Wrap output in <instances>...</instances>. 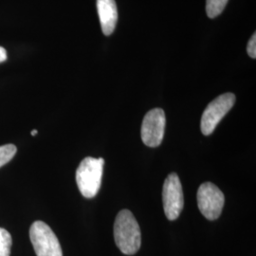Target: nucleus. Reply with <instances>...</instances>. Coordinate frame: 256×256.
<instances>
[{
    "label": "nucleus",
    "mask_w": 256,
    "mask_h": 256,
    "mask_svg": "<svg viewBox=\"0 0 256 256\" xmlns=\"http://www.w3.org/2000/svg\"><path fill=\"white\" fill-rule=\"evenodd\" d=\"M114 240L120 250L126 256L137 252L142 244L140 229L134 214L129 210H122L114 223Z\"/></svg>",
    "instance_id": "nucleus-1"
},
{
    "label": "nucleus",
    "mask_w": 256,
    "mask_h": 256,
    "mask_svg": "<svg viewBox=\"0 0 256 256\" xmlns=\"http://www.w3.org/2000/svg\"><path fill=\"white\" fill-rule=\"evenodd\" d=\"M104 165L102 158H84L76 171V182L82 194L86 198H94L101 188L102 176Z\"/></svg>",
    "instance_id": "nucleus-2"
},
{
    "label": "nucleus",
    "mask_w": 256,
    "mask_h": 256,
    "mask_svg": "<svg viewBox=\"0 0 256 256\" xmlns=\"http://www.w3.org/2000/svg\"><path fill=\"white\" fill-rule=\"evenodd\" d=\"M30 239L37 256H63L58 238L45 222L38 220L32 223Z\"/></svg>",
    "instance_id": "nucleus-3"
},
{
    "label": "nucleus",
    "mask_w": 256,
    "mask_h": 256,
    "mask_svg": "<svg viewBox=\"0 0 256 256\" xmlns=\"http://www.w3.org/2000/svg\"><path fill=\"white\" fill-rule=\"evenodd\" d=\"M236 100V95L228 92L210 102L202 114L200 129L203 135L209 136L214 131L220 120L232 110Z\"/></svg>",
    "instance_id": "nucleus-4"
},
{
    "label": "nucleus",
    "mask_w": 256,
    "mask_h": 256,
    "mask_svg": "<svg viewBox=\"0 0 256 256\" xmlns=\"http://www.w3.org/2000/svg\"><path fill=\"white\" fill-rule=\"evenodd\" d=\"M196 200L198 209L207 220H216L220 218L225 196L216 185L212 182L202 183L198 190Z\"/></svg>",
    "instance_id": "nucleus-5"
},
{
    "label": "nucleus",
    "mask_w": 256,
    "mask_h": 256,
    "mask_svg": "<svg viewBox=\"0 0 256 256\" xmlns=\"http://www.w3.org/2000/svg\"><path fill=\"white\" fill-rule=\"evenodd\" d=\"M162 202L166 218L171 221L176 220L184 207V196L180 180L176 173L168 174L165 180Z\"/></svg>",
    "instance_id": "nucleus-6"
},
{
    "label": "nucleus",
    "mask_w": 256,
    "mask_h": 256,
    "mask_svg": "<svg viewBox=\"0 0 256 256\" xmlns=\"http://www.w3.org/2000/svg\"><path fill=\"white\" fill-rule=\"evenodd\" d=\"M166 117L162 108H154L147 112L144 116L140 135L144 144L148 147L160 146L164 136Z\"/></svg>",
    "instance_id": "nucleus-7"
},
{
    "label": "nucleus",
    "mask_w": 256,
    "mask_h": 256,
    "mask_svg": "<svg viewBox=\"0 0 256 256\" xmlns=\"http://www.w3.org/2000/svg\"><path fill=\"white\" fill-rule=\"evenodd\" d=\"M97 10L102 34L108 36L113 34L118 21V10L115 0H97Z\"/></svg>",
    "instance_id": "nucleus-8"
},
{
    "label": "nucleus",
    "mask_w": 256,
    "mask_h": 256,
    "mask_svg": "<svg viewBox=\"0 0 256 256\" xmlns=\"http://www.w3.org/2000/svg\"><path fill=\"white\" fill-rule=\"evenodd\" d=\"M229 0H206V12L210 18L218 16Z\"/></svg>",
    "instance_id": "nucleus-9"
},
{
    "label": "nucleus",
    "mask_w": 256,
    "mask_h": 256,
    "mask_svg": "<svg viewBox=\"0 0 256 256\" xmlns=\"http://www.w3.org/2000/svg\"><path fill=\"white\" fill-rule=\"evenodd\" d=\"M12 243V240L9 232L0 228V256H10Z\"/></svg>",
    "instance_id": "nucleus-10"
},
{
    "label": "nucleus",
    "mask_w": 256,
    "mask_h": 256,
    "mask_svg": "<svg viewBox=\"0 0 256 256\" xmlns=\"http://www.w3.org/2000/svg\"><path fill=\"white\" fill-rule=\"evenodd\" d=\"M16 147L14 144H5L0 146V167L7 164L16 154Z\"/></svg>",
    "instance_id": "nucleus-11"
},
{
    "label": "nucleus",
    "mask_w": 256,
    "mask_h": 256,
    "mask_svg": "<svg viewBox=\"0 0 256 256\" xmlns=\"http://www.w3.org/2000/svg\"><path fill=\"white\" fill-rule=\"evenodd\" d=\"M248 54L250 57L256 59V34L254 32V36L250 37L247 46Z\"/></svg>",
    "instance_id": "nucleus-12"
},
{
    "label": "nucleus",
    "mask_w": 256,
    "mask_h": 256,
    "mask_svg": "<svg viewBox=\"0 0 256 256\" xmlns=\"http://www.w3.org/2000/svg\"><path fill=\"white\" fill-rule=\"evenodd\" d=\"M7 60V52L4 48L0 46V63H3Z\"/></svg>",
    "instance_id": "nucleus-13"
},
{
    "label": "nucleus",
    "mask_w": 256,
    "mask_h": 256,
    "mask_svg": "<svg viewBox=\"0 0 256 256\" xmlns=\"http://www.w3.org/2000/svg\"><path fill=\"white\" fill-rule=\"evenodd\" d=\"M37 133H38V131H37L36 129H34L32 132H30V134H32V136H36Z\"/></svg>",
    "instance_id": "nucleus-14"
}]
</instances>
